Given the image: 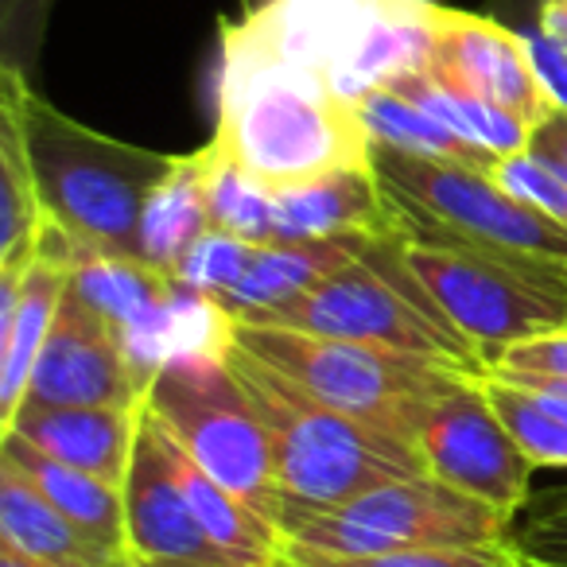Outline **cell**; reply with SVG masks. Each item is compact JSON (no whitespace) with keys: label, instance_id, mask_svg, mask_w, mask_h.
<instances>
[{"label":"cell","instance_id":"6da1fadb","mask_svg":"<svg viewBox=\"0 0 567 567\" xmlns=\"http://www.w3.org/2000/svg\"><path fill=\"white\" fill-rule=\"evenodd\" d=\"M210 144L268 190L373 164L370 128L331 74L268 43L249 20L226 28Z\"/></svg>","mask_w":567,"mask_h":567},{"label":"cell","instance_id":"7a4b0ae2","mask_svg":"<svg viewBox=\"0 0 567 567\" xmlns=\"http://www.w3.org/2000/svg\"><path fill=\"white\" fill-rule=\"evenodd\" d=\"M0 105H9L20 121L48 218L63 226L82 252L141 260L144 206L175 167V156L79 125L43 102L17 66H0Z\"/></svg>","mask_w":567,"mask_h":567},{"label":"cell","instance_id":"3957f363","mask_svg":"<svg viewBox=\"0 0 567 567\" xmlns=\"http://www.w3.org/2000/svg\"><path fill=\"white\" fill-rule=\"evenodd\" d=\"M226 358L252 401L272 451V474L284 502L342 505L381 482L424 474L416 447L347 412L327 409L260 358L226 342Z\"/></svg>","mask_w":567,"mask_h":567},{"label":"cell","instance_id":"277c9868","mask_svg":"<svg viewBox=\"0 0 567 567\" xmlns=\"http://www.w3.org/2000/svg\"><path fill=\"white\" fill-rule=\"evenodd\" d=\"M229 342L280 370L327 409L347 412L404 443L416 440L420 420L435 396H443L466 373H478L455 362H435V358L365 347V342L323 339V334L288 331V327L229 323Z\"/></svg>","mask_w":567,"mask_h":567},{"label":"cell","instance_id":"5b68a950","mask_svg":"<svg viewBox=\"0 0 567 567\" xmlns=\"http://www.w3.org/2000/svg\"><path fill=\"white\" fill-rule=\"evenodd\" d=\"M401 260L486 370L517 342L567 327V265L513 260L455 237H404Z\"/></svg>","mask_w":567,"mask_h":567},{"label":"cell","instance_id":"8992f818","mask_svg":"<svg viewBox=\"0 0 567 567\" xmlns=\"http://www.w3.org/2000/svg\"><path fill=\"white\" fill-rule=\"evenodd\" d=\"M404 234L373 237L365 257L334 268L296 300L249 319L257 327H288V331L323 334V339L365 342V347L401 350V354L455 362L486 373L471 347L443 323L420 284L401 260Z\"/></svg>","mask_w":567,"mask_h":567},{"label":"cell","instance_id":"52a82bcc","mask_svg":"<svg viewBox=\"0 0 567 567\" xmlns=\"http://www.w3.org/2000/svg\"><path fill=\"white\" fill-rule=\"evenodd\" d=\"M280 533L288 548L311 556L358 559L409 548L505 540L513 517L471 494H458L432 474L381 482L342 505H280Z\"/></svg>","mask_w":567,"mask_h":567},{"label":"cell","instance_id":"ba28073f","mask_svg":"<svg viewBox=\"0 0 567 567\" xmlns=\"http://www.w3.org/2000/svg\"><path fill=\"white\" fill-rule=\"evenodd\" d=\"M144 409L159 427L226 489L280 520V486L272 451L245 385L237 381L226 350L172 358L148 381Z\"/></svg>","mask_w":567,"mask_h":567},{"label":"cell","instance_id":"9c48e42d","mask_svg":"<svg viewBox=\"0 0 567 567\" xmlns=\"http://www.w3.org/2000/svg\"><path fill=\"white\" fill-rule=\"evenodd\" d=\"M373 167L404 237H455L513 260L567 265V229L502 187L489 172L396 152L373 141Z\"/></svg>","mask_w":567,"mask_h":567},{"label":"cell","instance_id":"30bf717a","mask_svg":"<svg viewBox=\"0 0 567 567\" xmlns=\"http://www.w3.org/2000/svg\"><path fill=\"white\" fill-rule=\"evenodd\" d=\"M412 447L424 463V474L494 505L505 517H517L528 505L536 463L520 451V443L489 404L482 373H466L447 393L435 396L420 420Z\"/></svg>","mask_w":567,"mask_h":567},{"label":"cell","instance_id":"8fae6325","mask_svg":"<svg viewBox=\"0 0 567 567\" xmlns=\"http://www.w3.org/2000/svg\"><path fill=\"white\" fill-rule=\"evenodd\" d=\"M424 24V74L440 82L443 90L497 105V110L525 121L528 128H536L551 113V102L544 94L540 79H536L520 32L489 17L447 9V4H427Z\"/></svg>","mask_w":567,"mask_h":567},{"label":"cell","instance_id":"7c38bea8","mask_svg":"<svg viewBox=\"0 0 567 567\" xmlns=\"http://www.w3.org/2000/svg\"><path fill=\"white\" fill-rule=\"evenodd\" d=\"M148 381L121 334L79 292H66L28 381L24 404L55 409H141Z\"/></svg>","mask_w":567,"mask_h":567},{"label":"cell","instance_id":"4fadbf2b","mask_svg":"<svg viewBox=\"0 0 567 567\" xmlns=\"http://www.w3.org/2000/svg\"><path fill=\"white\" fill-rule=\"evenodd\" d=\"M82 249L63 226L48 221L32 260L20 272H0V427L20 412L40 350L71 292Z\"/></svg>","mask_w":567,"mask_h":567},{"label":"cell","instance_id":"5bb4252c","mask_svg":"<svg viewBox=\"0 0 567 567\" xmlns=\"http://www.w3.org/2000/svg\"><path fill=\"white\" fill-rule=\"evenodd\" d=\"M125 551L195 567H241L206 536V528L190 513L167 458L164 427L148 416V409L141 412L125 482Z\"/></svg>","mask_w":567,"mask_h":567},{"label":"cell","instance_id":"9a60e30c","mask_svg":"<svg viewBox=\"0 0 567 567\" xmlns=\"http://www.w3.org/2000/svg\"><path fill=\"white\" fill-rule=\"evenodd\" d=\"M393 234H401V214L373 164L342 167V172L272 190V241Z\"/></svg>","mask_w":567,"mask_h":567},{"label":"cell","instance_id":"2e32d148","mask_svg":"<svg viewBox=\"0 0 567 567\" xmlns=\"http://www.w3.org/2000/svg\"><path fill=\"white\" fill-rule=\"evenodd\" d=\"M141 409H55V404H20V412L0 427L24 435L48 455L97 474L110 486L125 489L133 463Z\"/></svg>","mask_w":567,"mask_h":567},{"label":"cell","instance_id":"e0dca14e","mask_svg":"<svg viewBox=\"0 0 567 567\" xmlns=\"http://www.w3.org/2000/svg\"><path fill=\"white\" fill-rule=\"evenodd\" d=\"M373 237H327V241H268L257 245L249 272L237 288H229L221 300H214L226 311L229 323H249L280 303L308 292L311 284L331 276L334 268L365 257Z\"/></svg>","mask_w":567,"mask_h":567},{"label":"cell","instance_id":"ac0fdd59","mask_svg":"<svg viewBox=\"0 0 567 567\" xmlns=\"http://www.w3.org/2000/svg\"><path fill=\"white\" fill-rule=\"evenodd\" d=\"M0 458L17 466L24 478H32L43 489V497L66 520H74L97 548L113 551V556L125 551V489L48 455V451H40L17 432L0 435Z\"/></svg>","mask_w":567,"mask_h":567},{"label":"cell","instance_id":"d6986e66","mask_svg":"<svg viewBox=\"0 0 567 567\" xmlns=\"http://www.w3.org/2000/svg\"><path fill=\"white\" fill-rule=\"evenodd\" d=\"M0 548L40 567H110L113 551L97 548L74 520L43 497L32 478L0 458Z\"/></svg>","mask_w":567,"mask_h":567},{"label":"cell","instance_id":"ffe728a7","mask_svg":"<svg viewBox=\"0 0 567 567\" xmlns=\"http://www.w3.org/2000/svg\"><path fill=\"white\" fill-rule=\"evenodd\" d=\"M206 229L214 226L206 210V164L198 148L190 156H175L167 179L152 190L141 221V260L159 272H175Z\"/></svg>","mask_w":567,"mask_h":567},{"label":"cell","instance_id":"44dd1931","mask_svg":"<svg viewBox=\"0 0 567 567\" xmlns=\"http://www.w3.org/2000/svg\"><path fill=\"white\" fill-rule=\"evenodd\" d=\"M358 113H362L373 141L389 144V148H396V152H409V156L463 164V167H474V172H494V167L502 164L494 152L455 136L447 125H440L432 113H424L420 105H412L409 97L393 94V90H385V86L365 90V94L358 97Z\"/></svg>","mask_w":567,"mask_h":567},{"label":"cell","instance_id":"7402d4cb","mask_svg":"<svg viewBox=\"0 0 567 567\" xmlns=\"http://www.w3.org/2000/svg\"><path fill=\"white\" fill-rule=\"evenodd\" d=\"M48 221L20 121L0 105V272H20L32 260Z\"/></svg>","mask_w":567,"mask_h":567},{"label":"cell","instance_id":"603a6c76","mask_svg":"<svg viewBox=\"0 0 567 567\" xmlns=\"http://www.w3.org/2000/svg\"><path fill=\"white\" fill-rule=\"evenodd\" d=\"M385 90L409 97L412 105H420L424 113H432L440 125H447L455 136L478 144V148L494 152L497 159L517 156V152L533 148V128L525 121H517L513 113L486 105L478 97H463L443 90L440 82H432L424 71H404L393 82H385Z\"/></svg>","mask_w":567,"mask_h":567},{"label":"cell","instance_id":"cb8c5ba5","mask_svg":"<svg viewBox=\"0 0 567 567\" xmlns=\"http://www.w3.org/2000/svg\"><path fill=\"white\" fill-rule=\"evenodd\" d=\"M203 164L210 226L252 245L272 241V190L257 175L245 172L234 156H226L218 144H206Z\"/></svg>","mask_w":567,"mask_h":567},{"label":"cell","instance_id":"d4e9b609","mask_svg":"<svg viewBox=\"0 0 567 567\" xmlns=\"http://www.w3.org/2000/svg\"><path fill=\"white\" fill-rule=\"evenodd\" d=\"M252 257H257V245L252 241L221 234V229H206V234L190 245V252L179 260V268H175L172 276L187 292L206 296V300H221L229 288L241 284Z\"/></svg>","mask_w":567,"mask_h":567},{"label":"cell","instance_id":"484cf974","mask_svg":"<svg viewBox=\"0 0 567 567\" xmlns=\"http://www.w3.org/2000/svg\"><path fill=\"white\" fill-rule=\"evenodd\" d=\"M288 548V544H284ZM303 559H316L323 567H525V551L517 548L513 536L489 544H451V548H409L389 551V556H358V559H334V556H311L303 548H288Z\"/></svg>","mask_w":567,"mask_h":567},{"label":"cell","instance_id":"4316f807","mask_svg":"<svg viewBox=\"0 0 567 567\" xmlns=\"http://www.w3.org/2000/svg\"><path fill=\"white\" fill-rule=\"evenodd\" d=\"M489 175H494L509 195H517L520 203H528L533 210H540L544 218L559 221V226L567 229V175L559 172L551 159L525 148V152H517V156H505Z\"/></svg>","mask_w":567,"mask_h":567},{"label":"cell","instance_id":"83f0119b","mask_svg":"<svg viewBox=\"0 0 567 567\" xmlns=\"http://www.w3.org/2000/svg\"><path fill=\"white\" fill-rule=\"evenodd\" d=\"M517 548L540 567H567V486L528 497L520 509Z\"/></svg>","mask_w":567,"mask_h":567},{"label":"cell","instance_id":"f1b7e54d","mask_svg":"<svg viewBox=\"0 0 567 567\" xmlns=\"http://www.w3.org/2000/svg\"><path fill=\"white\" fill-rule=\"evenodd\" d=\"M55 0H0V66H17L32 79Z\"/></svg>","mask_w":567,"mask_h":567},{"label":"cell","instance_id":"f546056e","mask_svg":"<svg viewBox=\"0 0 567 567\" xmlns=\"http://www.w3.org/2000/svg\"><path fill=\"white\" fill-rule=\"evenodd\" d=\"M489 370L497 373H536V378H564L567 381V327L548 334H536L517 347H509Z\"/></svg>","mask_w":567,"mask_h":567},{"label":"cell","instance_id":"4dcf8cb0","mask_svg":"<svg viewBox=\"0 0 567 567\" xmlns=\"http://www.w3.org/2000/svg\"><path fill=\"white\" fill-rule=\"evenodd\" d=\"M533 152H540L544 159L559 167L567 175V113L551 110L540 125L533 128Z\"/></svg>","mask_w":567,"mask_h":567},{"label":"cell","instance_id":"1f68e13d","mask_svg":"<svg viewBox=\"0 0 567 567\" xmlns=\"http://www.w3.org/2000/svg\"><path fill=\"white\" fill-rule=\"evenodd\" d=\"M536 28H540L559 51H567V0H544Z\"/></svg>","mask_w":567,"mask_h":567},{"label":"cell","instance_id":"d6a6232c","mask_svg":"<svg viewBox=\"0 0 567 567\" xmlns=\"http://www.w3.org/2000/svg\"><path fill=\"white\" fill-rule=\"evenodd\" d=\"M110 567H195V564H179V559H148V556H133V551H121Z\"/></svg>","mask_w":567,"mask_h":567},{"label":"cell","instance_id":"836d02e7","mask_svg":"<svg viewBox=\"0 0 567 567\" xmlns=\"http://www.w3.org/2000/svg\"><path fill=\"white\" fill-rule=\"evenodd\" d=\"M268 567H323V564H316V559H303V556H296V551L284 548L280 556H276Z\"/></svg>","mask_w":567,"mask_h":567},{"label":"cell","instance_id":"e575fe53","mask_svg":"<svg viewBox=\"0 0 567 567\" xmlns=\"http://www.w3.org/2000/svg\"><path fill=\"white\" fill-rule=\"evenodd\" d=\"M0 567H40V564H32V559L17 556V551H9V548H0Z\"/></svg>","mask_w":567,"mask_h":567},{"label":"cell","instance_id":"d590c367","mask_svg":"<svg viewBox=\"0 0 567 567\" xmlns=\"http://www.w3.org/2000/svg\"><path fill=\"white\" fill-rule=\"evenodd\" d=\"M525 567H540V564H533V559H525Z\"/></svg>","mask_w":567,"mask_h":567}]
</instances>
